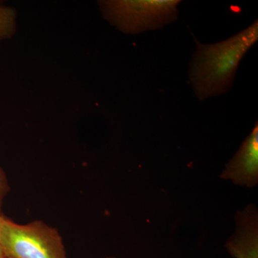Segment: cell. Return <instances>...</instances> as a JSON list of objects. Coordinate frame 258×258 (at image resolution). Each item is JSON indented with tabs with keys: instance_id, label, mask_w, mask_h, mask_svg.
Wrapping results in <instances>:
<instances>
[{
	"instance_id": "obj_1",
	"label": "cell",
	"mask_w": 258,
	"mask_h": 258,
	"mask_svg": "<svg viewBox=\"0 0 258 258\" xmlns=\"http://www.w3.org/2000/svg\"><path fill=\"white\" fill-rule=\"evenodd\" d=\"M197 49L189 62V79L199 101L228 92L239 64L258 40V21L223 41L203 44L194 37Z\"/></svg>"
},
{
	"instance_id": "obj_2",
	"label": "cell",
	"mask_w": 258,
	"mask_h": 258,
	"mask_svg": "<svg viewBox=\"0 0 258 258\" xmlns=\"http://www.w3.org/2000/svg\"><path fill=\"white\" fill-rule=\"evenodd\" d=\"M0 246L5 257L68 258L57 229L39 220L20 225L0 215Z\"/></svg>"
},
{
	"instance_id": "obj_3",
	"label": "cell",
	"mask_w": 258,
	"mask_h": 258,
	"mask_svg": "<svg viewBox=\"0 0 258 258\" xmlns=\"http://www.w3.org/2000/svg\"><path fill=\"white\" fill-rule=\"evenodd\" d=\"M179 0H107L99 2L102 14L125 34L157 30L176 21Z\"/></svg>"
},
{
	"instance_id": "obj_4",
	"label": "cell",
	"mask_w": 258,
	"mask_h": 258,
	"mask_svg": "<svg viewBox=\"0 0 258 258\" xmlns=\"http://www.w3.org/2000/svg\"><path fill=\"white\" fill-rule=\"evenodd\" d=\"M220 178L235 185L252 188L258 184V124L256 121L251 133L225 166Z\"/></svg>"
},
{
	"instance_id": "obj_5",
	"label": "cell",
	"mask_w": 258,
	"mask_h": 258,
	"mask_svg": "<svg viewBox=\"0 0 258 258\" xmlns=\"http://www.w3.org/2000/svg\"><path fill=\"white\" fill-rule=\"evenodd\" d=\"M235 231L226 242L227 252L234 258H258V211L249 204L235 216Z\"/></svg>"
},
{
	"instance_id": "obj_6",
	"label": "cell",
	"mask_w": 258,
	"mask_h": 258,
	"mask_svg": "<svg viewBox=\"0 0 258 258\" xmlns=\"http://www.w3.org/2000/svg\"><path fill=\"white\" fill-rule=\"evenodd\" d=\"M16 17V10L14 8L0 6V44L15 35Z\"/></svg>"
},
{
	"instance_id": "obj_7",
	"label": "cell",
	"mask_w": 258,
	"mask_h": 258,
	"mask_svg": "<svg viewBox=\"0 0 258 258\" xmlns=\"http://www.w3.org/2000/svg\"><path fill=\"white\" fill-rule=\"evenodd\" d=\"M10 189L11 188H10L8 176L0 164V215H4L3 212V204H4L5 199L10 191Z\"/></svg>"
},
{
	"instance_id": "obj_8",
	"label": "cell",
	"mask_w": 258,
	"mask_h": 258,
	"mask_svg": "<svg viewBox=\"0 0 258 258\" xmlns=\"http://www.w3.org/2000/svg\"><path fill=\"white\" fill-rule=\"evenodd\" d=\"M4 254H3V250H2L1 246H0V258H4Z\"/></svg>"
},
{
	"instance_id": "obj_9",
	"label": "cell",
	"mask_w": 258,
	"mask_h": 258,
	"mask_svg": "<svg viewBox=\"0 0 258 258\" xmlns=\"http://www.w3.org/2000/svg\"><path fill=\"white\" fill-rule=\"evenodd\" d=\"M105 258H115L114 257H105Z\"/></svg>"
},
{
	"instance_id": "obj_10",
	"label": "cell",
	"mask_w": 258,
	"mask_h": 258,
	"mask_svg": "<svg viewBox=\"0 0 258 258\" xmlns=\"http://www.w3.org/2000/svg\"><path fill=\"white\" fill-rule=\"evenodd\" d=\"M4 258H8V257H4Z\"/></svg>"
}]
</instances>
